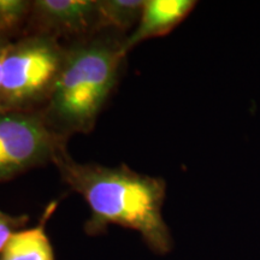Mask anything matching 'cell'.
<instances>
[{
  "mask_svg": "<svg viewBox=\"0 0 260 260\" xmlns=\"http://www.w3.org/2000/svg\"><path fill=\"white\" fill-rule=\"evenodd\" d=\"M61 178L82 195L90 209L86 232L96 235L109 224L136 230L149 248L165 254L172 239L161 214L167 183L160 177L139 174L121 165L107 168L75 161L63 149L53 160Z\"/></svg>",
  "mask_w": 260,
  "mask_h": 260,
  "instance_id": "1",
  "label": "cell"
},
{
  "mask_svg": "<svg viewBox=\"0 0 260 260\" xmlns=\"http://www.w3.org/2000/svg\"><path fill=\"white\" fill-rule=\"evenodd\" d=\"M145 0H98L94 30L125 31L139 23Z\"/></svg>",
  "mask_w": 260,
  "mask_h": 260,
  "instance_id": "8",
  "label": "cell"
},
{
  "mask_svg": "<svg viewBox=\"0 0 260 260\" xmlns=\"http://www.w3.org/2000/svg\"><path fill=\"white\" fill-rule=\"evenodd\" d=\"M65 51L57 38L41 32L11 41L3 63L0 110L32 111L47 102Z\"/></svg>",
  "mask_w": 260,
  "mask_h": 260,
  "instance_id": "3",
  "label": "cell"
},
{
  "mask_svg": "<svg viewBox=\"0 0 260 260\" xmlns=\"http://www.w3.org/2000/svg\"><path fill=\"white\" fill-rule=\"evenodd\" d=\"M65 139L41 113L0 110V182L53 161L65 149Z\"/></svg>",
  "mask_w": 260,
  "mask_h": 260,
  "instance_id": "4",
  "label": "cell"
},
{
  "mask_svg": "<svg viewBox=\"0 0 260 260\" xmlns=\"http://www.w3.org/2000/svg\"><path fill=\"white\" fill-rule=\"evenodd\" d=\"M11 39L0 37V89H2V77H3V63H4V58L6 51L11 44Z\"/></svg>",
  "mask_w": 260,
  "mask_h": 260,
  "instance_id": "11",
  "label": "cell"
},
{
  "mask_svg": "<svg viewBox=\"0 0 260 260\" xmlns=\"http://www.w3.org/2000/svg\"><path fill=\"white\" fill-rule=\"evenodd\" d=\"M197 4L194 0H145L138 27L124 40L126 53L140 42L164 37L174 30L189 16Z\"/></svg>",
  "mask_w": 260,
  "mask_h": 260,
  "instance_id": "6",
  "label": "cell"
},
{
  "mask_svg": "<svg viewBox=\"0 0 260 260\" xmlns=\"http://www.w3.org/2000/svg\"><path fill=\"white\" fill-rule=\"evenodd\" d=\"M98 0H37L30 18L39 32L56 38L58 34H82L94 30Z\"/></svg>",
  "mask_w": 260,
  "mask_h": 260,
  "instance_id": "5",
  "label": "cell"
},
{
  "mask_svg": "<svg viewBox=\"0 0 260 260\" xmlns=\"http://www.w3.org/2000/svg\"><path fill=\"white\" fill-rule=\"evenodd\" d=\"M27 220V216L14 217L0 211V254L4 252L5 247L9 243L12 235L16 232H18V228L23 225Z\"/></svg>",
  "mask_w": 260,
  "mask_h": 260,
  "instance_id": "10",
  "label": "cell"
},
{
  "mask_svg": "<svg viewBox=\"0 0 260 260\" xmlns=\"http://www.w3.org/2000/svg\"><path fill=\"white\" fill-rule=\"evenodd\" d=\"M126 52L124 41L96 38L65 51L42 117L52 129L67 136L93 129L118 79Z\"/></svg>",
  "mask_w": 260,
  "mask_h": 260,
  "instance_id": "2",
  "label": "cell"
},
{
  "mask_svg": "<svg viewBox=\"0 0 260 260\" xmlns=\"http://www.w3.org/2000/svg\"><path fill=\"white\" fill-rule=\"evenodd\" d=\"M57 207L48 205L37 226L16 232L12 235L0 260H54V252L46 234V223Z\"/></svg>",
  "mask_w": 260,
  "mask_h": 260,
  "instance_id": "7",
  "label": "cell"
},
{
  "mask_svg": "<svg viewBox=\"0 0 260 260\" xmlns=\"http://www.w3.org/2000/svg\"><path fill=\"white\" fill-rule=\"evenodd\" d=\"M32 2L0 0V37H11L30 17Z\"/></svg>",
  "mask_w": 260,
  "mask_h": 260,
  "instance_id": "9",
  "label": "cell"
}]
</instances>
